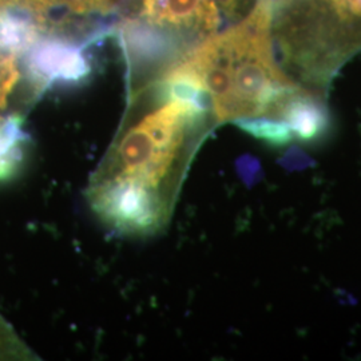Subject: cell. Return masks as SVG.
<instances>
[{
	"label": "cell",
	"instance_id": "cell-3",
	"mask_svg": "<svg viewBox=\"0 0 361 361\" xmlns=\"http://www.w3.org/2000/svg\"><path fill=\"white\" fill-rule=\"evenodd\" d=\"M25 54L27 75L38 89L79 85L90 75V59L85 44L56 32L40 35Z\"/></svg>",
	"mask_w": 361,
	"mask_h": 361
},
{
	"label": "cell",
	"instance_id": "cell-12",
	"mask_svg": "<svg viewBox=\"0 0 361 361\" xmlns=\"http://www.w3.org/2000/svg\"><path fill=\"white\" fill-rule=\"evenodd\" d=\"M273 1H276V0H273ZM277 1H281V0H277Z\"/></svg>",
	"mask_w": 361,
	"mask_h": 361
},
{
	"label": "cell",
	"instance_id": "cell-6",
	"mask_svg": "<svg viewBox=\"0 0 361 361\" xmlns=\"http://www.w3.org/2000/svg\"><path fill=\"white\" fill-rule=\"evenodd\" d=\"M118 154L123 176L142 180L153 189L166 177L176 159V155L161 150L140 123L125 134Z\"/></svg>",
	"mask_w": 361,
	"mask_h": 361
},
{
	"label": "cell",
	"instance_id": "cell-2",
	"mask_svg": "<svg viewBox=\"0 0 361 361\" xmlns=\"http://www.w3.org/2000/svg\"><path fill=\"white\" fill-rule=\"evenodd\" d=\"M271 30L288 67L324 86L361 49V0H281Z\"/></svg>",
	"mask_w": 361,
	"mask_h": 361
},
{
	"label": "cell",
	"instance_id": "cell-1",
	"mask_svg": "<svg viewBox=\"0 0 361 361\" xmlns=\"http://www.w3.org/2000/svg\"><path fill=\"white\" fill-rule=\"evenodd\" d=\"M271 22L273 0H258L238 25L180 56L202 82L219 122L279 116L301 90L276 63Z\"/></svg>",
	"mask_w": 361,
	"mask_h": 361
},
{
	"label": "cell",
	"instance_id": "cell-8",
	"mask_svg": "<svg viewBox=\"0 0 361 361\" xmlns=\"http://www.w3.org/2000/svg\"><path fill=\"white\" fill-rule=\"evenodd\" d=\"M46 20L20 4L0 7V54L15 56L26 52L40 37Z\"/></svg>",
	"mask_w": 361,
	"mask_h": 361
},
{
	"label": "cell",
	"instance_id": "cell-10",
	"mask_svg": "<svg viewBox=\"0 0 361 361\" xmlns=\"http://www.w3.org/2000/svg\"><path fill=\"white\" fill-rule=\"evenodd\" d=\"M234 122L246 134L274 147L286 146L293 140L292 130L281 119H276L271 116H250L237 119Z\"/></svg>",
	"mask_w": 361,
	"mask_h": 361
},
{
	"label": "cell",
	"instance_id": "cell-7",
	"mask_svg": "<svg viewBox=\"0 0 361 361\" xmlns=\"http://www.w3.org/2000/svg\"><path fill=\"white\" fill-rule=\"evenodd\" d=\"M279 116L301 142H316L329 129V114L319 97L301 89L281 107Z\"/></svg>",
	"mask_w": 361,
	"mask_h": 361
},
{
	"label": "cell",
	"instance_id": "cell-9",
	"mask_svg": "<svg viewBox=\"0 0 361 361\" xmlns=\"http://www.w3.org/2000/svg\"><path fill=\"white\" fill-rule=\"evenodd\" d=\"M19 114L0 116V182L11 180L25 161L28 134Z\"/></svg>",
	"mask_w": 361,
	"mask_h": 361
},
{
	"label": "cell",
	"instance_id": "cell-4",
	"mask_svg": "<svg viewBox=\"0 0 361 361\" xmlns=\"http://www.w3.org/2000/svg\"><path fill=\"white\" fill-rule=\"evenodd\" d=\"M95 207L118 228L133 232L153 228L159 217V202L153 188L128 176L104 185L95 197Z\"/></svg>",
	"mask_w": 361,
	"mask_h": 361
},
{
	"label": "cell",
	"instance_id": "cell-11",
	"mask_svg": "<svg viewBox=\"0 0 361 361\" xmlns=\"http://www.w3.org/2000/svg\"><path fill=\"white\" fill-rule=\"evenodd\" d=\"M6 4H10L8 0H0V7H3V6H6Z\"/></svg>",
	"mask_w": 361,
	"mask_h": 361
},
{
	"label": "cell",
	"instance_id": "cell-5",
	"mask_svg": "<svg viewBox=\"0 0 361 361\" xmlns=\"http://www.w3.org/2000/svg\"><path fill=\"white\" fill-rule=\"evenodd\" d=\"M118 34L122 46L134 65H153L168 59H180L190 51L189 44L178 34L143 18H126Z\"/></svg>",
	"mask_w": 361,
	"mask_h": 361
}]
</instances>
